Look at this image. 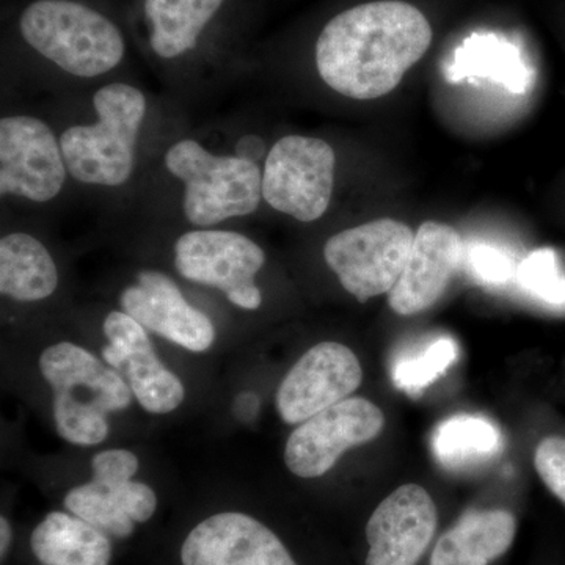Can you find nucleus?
Listing matches in <instances>:
<instances>
[{"instance_id":"f257e3e1","label":"nucleus","mask_w":565,"mask_h":565,"mask_svg":"<svg viewBox=\"0 0 565 565\" xmlns=\"http://www.w3.org/2000/svg\"><path fill=\"white\" fill-rule=\"evenodd\" d=\"M423 11L403 0H375L340 11L315 47L319 77L338 95L371 102L392 93L433 43Z\"/></svg>"},{"instance_id":"f03ea898","label":"nucleus","mask_w":565,"mask_h":565,"mask_svg":"<svg viewBox=\"0 0 565 565\" xmlns=\"http://www.w3.org/2000/svg\"><path fill=\"white\" fill-rule=\"evenodd\" d=\"M29 54L74 82L107 81L128 57V39L87 0H31L14 22Z\"/></svg>"},{"instance_id":"7ed1b4c3","label":"nucleus","mask_w":565,"mask_h":565,"mask_svg":"<svg viewBox=\"0 0 565 565\" xmlns=\"http://www.w3.org/2000/svg\"><path fill=\"white\" fill-rule=\"evenodd\" d=\"M90 104L92 120L71 122L58 132L71 181L120 191L139 169L150 99L139 85L114 79L93 92Z\"/></svg>"},{"instance_id":"20e7f679","label":"nucleus","mask_w":565,"mask_h":565,"mask_svg":"<svg viewBox=\"0 0 565 565\" xmlns=\"http://www.w3.org/2000/svg\"><path fill=\"white\" fill-rule=\"evenodd\" d=\"M163 169L180 185V210L192 228L250 217L263 204V169L230 151L180 137L163 151Z\"/></svg>"},{"instance_id":"39448f33","label":"nucleus","mask_w":565,"mask_h":565,"mask_svg":"<svg viewBox=\"0 0 565 565\" xmlns=\"http://www.w3.org/2000/svg\"><path fill=\"white\" fill-rule=\"evenodd\" d=\"M40 371L54 393L57 433L70 444H103L110 430L107 415L131 405L134 393L122 375L81 345H51L41 353Z\"/></svg>"},{"instance_id":"423d86ee","label":"nucleus","mask_w":565,"mask_h":565,"mask_svg":"<svg viewBox=\"0 0 565 565\" xmlns=\"http://www.w3.org/2000/svg\"><path fill=\"white\" fill-rule=\"evenodd\" d=\"M266 259V252L250 236L223 226L188 230L173 244L174 269L184 280L222 292L245 311L263 305L256 277Z\"/></svg>"},{"instance_id":"0eeeda50","label":"nucleus","mask_w":565,"mask_h":565,"mask_svg":"<svg viewBox=\"0 0 565 565\" xmlns=\"http://www.w3.org/2000/svg\"><path fill=\"white\" fill-rule=\"evenodd\" d=\"M263 203L294 221H319L332 204L337 152L321 137H280L263 163Z\"/></svg>"},{"instance_id":"6e6552de","label":"nucleus","mask_w":565,"mask_h":565,"mask_svg":"<svg viewBox=\"0 0 565 565\" xmlns=\"http://www.w3.org/2000/svg\"><path fill=\"white\" fill-rule=\"evenodd\" d=\"M71 178L61 137L44 118L6 114L0 118V196L3 202L43 206L55 202Z\"/></svg>"},{"instance_id":"1a4fd4ad","label":"nucleus","mask_w":565,"mask_h":565,"mask_svg":"<svg viewBox=\"0 0 565 565\" xmlns=\"http://www.w3.org/2000/svg\"><path fill=\"white\" fill-rule=\"evenodd\" d=\"M414 239L405 223L377 218L333 234L323 245V259L345 291L364 303L396 286Z\"/></svg>"},{"instance_id":"9d476101","label":"nucleus","mask_w":565,"mask_h":565,"mask_svg":"<svg viewBox=\"0 0 565 565\" xmlns=\"http://www.w3.org/2000/svg\"><path fill=\"white\" fill-rule=\"evenodd\" d=\"M384 426L377 405L364 397H348L294 429L285 448L286 467L299 478H321L348 449L375 440Z\"/></svg>"},{"instance_id":"9b49d317","label":"nucleus","mask_w":565,"mask_h":565,"mask_svg":"<svg viewBox=\"0 0 565 565\" xmlns=\"http://www.w3.org/2000/svg\"><path fill=\"white\" fill-rule=\"evenodd\" d=\"M236 0H139L141 40L152 61L182 68L196 61L234 9Z\"/></svg>"},{"instance_id":"f8f14e48","label":"nucleus","mask_w":565,"mask_h":565,"mask_svg":"<svg viewBox=\"0 0 565 565\" xmlns=\"http://www.w3.org/2000/svg\"><path fill=\"white\" fill-rule=\"evenodd\" d=\"M363 382V370L351 349L323 341L300 356L282 379L277 411L282 422L302 424L308 418L348 399Z\"/></svg>"},{"instance_id":"ddd939ff","label":"nucleus","mask_w":565,"mask_h":565,"mask_svg":"<svg viewBox=\"0 0 565 565\" xmlns=\"http://www.w3.org/2000/svg\"><path fill=\"white\" fill-rule=\"evenodd\" d=\"M103 356L128 382L137 403L152 415H166L184 403V385L156 355L147 329L125 311H110L103 323Z\"/></svg>"},{"instance_id":"4468645a","label":"nucleus","mask_w":565,"mask_h":565,"mask_svg":"<svg viewBox=\"0 0 565 565\" xmlns=\"http://www.w3.org/2000/svg\"><path fill=\"white\" fill-rule=\"evenodd\" d=\"M118 302L121 311L145 329L188 351L204 352L214 343V323L161 270H140L136 282L122 289Z\"/></svg>"},{"instance_id":"2eb2a0df","label":"nucleus","mask_w":565,"mask_h":565,"mask_svg":"<svg viewBox=\"0 0 565 565\" xmlns=\"http://www.w3.org/2000/svg\"><path fill=\"white\" fill-rule=\"evenodd\" d=\"M437 505L416 484L394 490L371 515L366 565H416L437 531Z\"/></svg>"},{"instance_id":"dca6fc26","label":"nucleus","mask_w":565,"mask_h":565,"mask_svg":"<svg viewBox=\"0 0 565 565\" xmlns=\"http://www.w3.org/2000/svg\"><path fill=\"white\" fill-rule=\"evenodd\" d=\"M463 258L465 244L456 228L424 222L415 234L404 273L388 292L394 313L415 316L433 308L463 266Z\"/></svg>"},{"instance_id":"f3484780","label":"nucleus","mask_w":565,"mask_h":565,"mask_svg":"<svg viewBox=\"0 0 565 565\" xmlns=\"http://www.w3.org/2000/svg\"><path fill=\"white\" fill-rule=\"evenodd\" d=\"M182 565H297L280 539L258 520L222 512L199 523L181 548Z\"/></svg>"},{"instance_id":"a211bd4d","label":"nucleus","mask_w":565,"mask_h":565,"mask_svg":"<svg viewBox=\"0 0 565 565\" xmlns=\"http://www.w3.org/2000/svg\"><path fill=\"white\" fill-rule=\"evenodd\" d=\"M65 508L71 514L115 539H128L136 523L154 515L158 497L150 486L136 481H104L93 478L70 490Z\"/></svg>"},{"instance_id":"6ab92c4d","label":"nucleus","mask_w":565,"mask_h":565,"mask_svg":"<svg viewBox=\"0 0 565 565\" xmlns=\"http://www.w3.org/2000/svg\"><path fill=\"white\" fill-rule=\"evenodd\" d=\"M515 533V516L504 509L468 511L441 535L430 565H489L511 548Z\"/></svg>"},{"instance_id":"aec40b11","label":"nucleus","mask_w":565,"mask_h":565,"mask_svg":"<svg viewBox=\"0 0 565 565\" xmlns=\"http://www.w3.org/2000/svg\"><path fill=\"white\" fill-rule=\"evenodd\" d=\"M61 282L57 263L35 234L10 232L0 237V292L14 302L50 299Z\"/></svg>"},{"instance_id":"412c9836","label":"nucleus","mask_w":565,"mask_h":565,"mask_svg":"<svg viewBox=\"0 0 565 565\" xmlns=\"http://www.w3.org/2000/svg\"><path fill=\"white\" fill-rule=\"evenodd\" d=\"M33 555L43 565H109L107 534L76 515L51 512L31 535Z\"/></svg>"},{"instance_id":"4be33fe9","label":"nucleus","mask_w":565,"mask_h":565,"mask_svg":"<svg viewBox=\"0 0 565 565\" xmlns=\"http://www.w3.org/2000/svg\"><path fill=\"white\" fill-rule=\"evenodd\" d=\"M433 448L445 467H467L497 456L503 448V435L484 416L456 415L438 424Z\"/></svg>"},{"instance_id":"5701e85b","label":"nucleus","mask_w":565,"mask_h":565,"mask_svg":"<svg viewBox=\"0 0 565 565\" xmlns=\"http://www.w3.org/2000/svg\"><path fill=\"white\" fill-rule=\"evenodd\" d=\"M459 359V345L452 338L433 341L424 351L401 356L393 367V381L397 388L416 393L433 385Z\"/></svg>"},{"instance_id":"b1692460","label":"nucleus","mask_w":565,"mask_h":565,"mask_svg":"<svg viewBox=\"0 0 565 565\" xmlns=\"http://www.w3.org/2000/svg\"><path fill=\"white\" fill-rule=\"evenodd\" d=\"M448 76L456 82L470 76L487 77L519 95L530 87V73L511 52H467L449 70Z\"/></svg>"},{"instance_id":"393cba45","label":"nucleus","mask_w":565,"mask_h":565,"mask_svg":"<svg viewBox=\"0 0 565 565\" xmlns=\"http://www.w3.org/2000/svg\"><path fill=\"white\" fill-rule=\"evenodd\" d=\"M515 280L534 299L565 307V277L561 274L552 248L530 253L519 264Z\"/></svg>"},{"instance_id":"a878e982","label":"nucleus","mask_w":565,"mask_h":565,"mask_svg":"<svg viewBox=\"0 0 565 565\" xmlns=\"http://www.w3.org/2000/svg\"><path fill=\"white\" fill-rule=\"evenodd\" d=\"M463 264L476 280L482 285L501 286L516 277L514 256L490 244L465 247Z\"/></svg>"},{"instance_id":"bb28decb","label":"nucleus","mask_w":565,"mask_h":565,"mask_svg":"<svg viewBox=\"0 0 565 565\" xmlns=\"http://www.w3.org/2000/svg\"><path fill=\"white\" fill-rule=\"evenodd\" d=\"M534 467L550 492L565 504V438H544L535 448Z\"/></svg>"},{"instance_id":"cd10ccee","label":"nucleus","mask_w":565,"mask_h":565,"mask_svg":"<svg viewBox=\"0 0 565 565\" xmlns=\"http://www.w3.org/2000/svg\"><path fill=\"white\" fill-rule=\"evenodd\" d=\"M93 478L104 481H131L139 471V459L126 449H107L92 460Z\"/></svg>"},{"instance_id":"c85d7f7f","label":"nucleus","mask_w":565,"mask_h":565,"mask_svg":"<svg viewBox=\"0 0 565 565\" xmlns=\"http://www.w3.org/2000/svg\"><path fill=\"white\" fill-rule=\"evenodd\" d=\"M269 148L266 145V140L258 136V134L244 132L234 139L230 152L237 156V158L247 159V161L259 163L263 167Z\"/></svg>"},{"instance_id":"c756f323","label":"nucleus","mask_w":565,"mask_h":565,"mask_svg":"<svg viewBox=\"0 0 565 565\" xmlns=\"http://www.w3.org/2000/svg\"><path fill=\"white\" fill-rule=\"evenodd\" d=\"M0 534H2V541H0V553H2V557H6L11 544V526L6 516L0 519Z\"/></svg>"}]
</instances>
